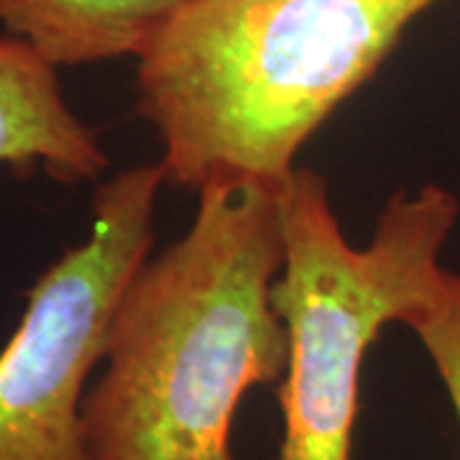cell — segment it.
<instances>
[{"label":"cell","mask_w":460,"mask_h":460,"mask_svg":"<svg viewBox=\"0 0 460 460\" xmlns=\"http://www.w3.org/2000/svg\"><path fill=\"white\" fill-rule=\"evenodd\" d=\"M190 230L138 266L83 399L87 460H238L233 420L279 384L289 335L271 302L284 266L279 192L208 184Z\"/></svg>","instance_id":"cell-1"},{"label":"cell","mask_w":460,"mask_h":460,"mask_svg":"<svg viewBox=\"0 0 460 460\" xmlns=\"http://www.w3.org/2000/svg\"><path fill=\"white\" fill-rule=\"evenodd\" d=\"M443 0H187L136 57L166 181L279 192L320 126Z\"/></svg>","instance_id":"cell-2"},{"label":"cell","mask_w":460,"mask_h":460,"mask_svg":"<svg viewBox=\"0 0 460 460\" xmlns=\"http://www.w3.org/2000/svg\"><path fill=\"white\" fill-rule=\"evenodd\" d=\"M279 208L284 266L271 302L289 335V366L279 381L277 460H353L363 358L381 330L404 323L440 287L460 202L440 184L396 192L361 248L345 241L314 169L296 166Z\"/></svg>","instance_id":"cell-3"},{"label":"cell","mask_w":460,"mask_h":460,"mask_svg":"<svg viewBox=\"0 0 460 460\" xmlns=\"http://www.w3.org/2000/svg\"><path fill=\"white\" fill-rule=\"evenodd\" d=\"M162 162L95 190L93 230L36 279L0 350V460H87L83 399L115 305L154 246Z\"/></svg>","instance_id":"cell-4"},{"label":"cell","mask_w":460,"mask_h":460,"mask_svg":"<svg viewBox=\"0 0 460 460\" xmlns=\"http://www.w3.org/2000/svg\"><path fill=\"white\" fill-rule=\"evenodd\" d=\"M57 72L29 44L0 33V166L18 180L98 181L111 166L108 154L66 102Z\"/></svg>","instance_id":"cell-5"},{"label":"cell","mask_w":460,"mask_h":460,"mask_svg":"<svg viewBox=\"0 0 460 460\" xmlns=\"http://www.w3.org/2000/svg\"><path fill=\"white\" fill-rule=\"evenodd\" d=\"M187 0H0V33L57 69L138 57Z\"/></svg>","instance_id":"cell-6"},{"label":"cell","mask_w":460,"mask_h":460,"mask_svg":"<svg viewBox=\"0 0 460 460\" xmlns=\"http://www.w3.org/2000/svg\"><path fill=\"white\" fill-rule=\"evenodd\" d=\"M402 325H407L428 350L460 425V271L445 269L435 295L407 314Z\"/></svg>","instance_id":"cell-7"}]
</instances>
